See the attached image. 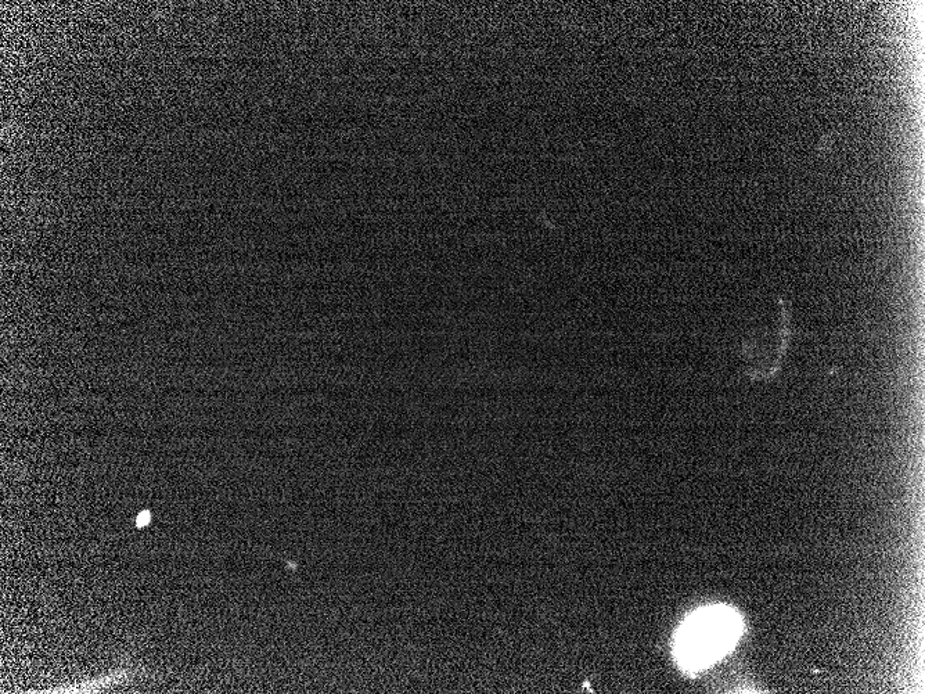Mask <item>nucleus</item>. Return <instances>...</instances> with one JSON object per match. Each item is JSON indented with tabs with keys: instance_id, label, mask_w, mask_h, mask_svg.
<instances>
[{
	"instance_id": "obj_1",
	"label": "nucleus",
	"mask_w": 925,
	"mask_h": 694,
	"mask_svg": "<svg viewBox=\"0 0 925 694\" xmlns=\"http://www.w3.org/2000/svg\"><path fill=\"white\" fill-rule=\"evenodd\" d=\"M743 621L726 606H711L691 614L675 639V657L680 667L696 674L726 656L739 642Z\"/></svg>"
},
{
	"instance_id": "obj_2",
	"label": "nucleus",
	"mask_w": 925,
	"mask_h": 694,
	"mask_svg": "<svg viewBox=\"0 0 925 694\" xmlns=\"http://www.w3.org/2000/svg\"><path fill=\"white\" fill-rule=\"evenodd\" d=\"M150 521H151L150 512L140 513L138 516V519H136V526H138L139 528L149 526Z\"/></svg>"
}]
</instances>
